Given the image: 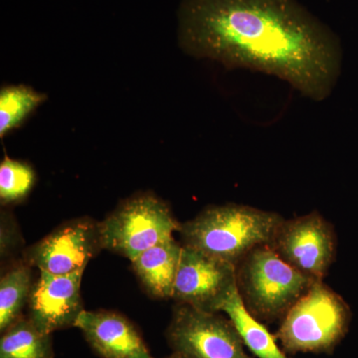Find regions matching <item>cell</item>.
Returning <instances> with one entry per match:
<instances>
[{
  "label": "cell",
  "mask_w": 358,
  "mask_h": 358,
  "mask_svg": "<svg viewBox=\"0 0 358 358\" xmlns=\"http://www.w3.org/2000/svg\"><path fill=\"white\" fill-rule=\"evenodd\" d=\"M178 17L192 57L272 75L317 102L338 81V38L296 0H181Z\"/></svg>",
  "instance_id": "cell-1"
},
{
  "label": "cell",
  "mask_w": 358,
  "mask_h": 358,
  "mask_svg": "<svg viewBox=\"0 0 358 358\" xmlns=\"http://www.w3.org/2000/svg\"><path fill=\"white\" fill-rule=\"evenodd\" d=\"M277 212L249 205H211L181 223V244L232 264L256 247L268 245L284 220Z\"/></svg>",
  "instance_id": "cell-2"
},
{
  "label": "cell",
  "mask_w": 358,
  "mask_h": 358,
  "mask_svg": "<svg viewBox=\"0 0 358 358\" xmlns=\"http://www.w3.org/2000/svg\"><path fill=\"white\" fill-rule=\"evenodd\" d=\"M315 282L268 245L256 247L236 265L240 299L247 312L264 324L281 322Z\"/></svg>",
  "instance_id": "cell-3"
},
{
  "label": "cell",
  "mask_w": 358,
  "mask_h": 358,
  "mask_svg": "<svg viewBox=\"0 0 358 358\" xmlns=\"http://www.w3.org/2000/svg\"><path fill=\"white\" fill-rule=\"evenodd\" d=\"M350 322L352 312L343 296L324 281H315L289 308L275 338L289 355H331L345 338Z\"/></svg>",
  "instance_id": "cell-4"
},
{
  "label": "cell",
  "mask_w": 358,
  "mask_h": 358,
  "mask_svg": "<svg viewBox=\"0 0 358 358\" xmlns=\"http://www.w3.org/2000/svg\"><path fill=\"white\" fill-rule=\"evenodd\" d=\"M103 249L133 261L150 247L173 238L181 223L166 201L152 192H138L100 222Z\"/></svg>",
  "instance_id": "cell-5"
},
{
  "label": "cell",
  "mask_w": 358,
  "mask_h": 358,
  "mask_svg": "<svg viewBox=\"0 0 358 358\" xmlns=\"http://www.w3.org/2000/svg\"><path fill=\"white\" fill-rule=\"evenodd\" d=\"M164 336L173 352L185 358H256L229 317L183 303L173 306Z\"/></svg>",
  "instance_id": "cell-6"
},
{
  "label": "cell",
  "mask_w": 358,
  "mask_h": 358,
  "mask_svg": "<svg viewBox=\"0 0 358 358\" xmlns=\"http://www.w3.org/2000/svg\"><path fill=\"white\" fill-rule=\"evenodd\" d=\"M268 246L299 272L324 281L336 261L338 237L333 224L315 210L284 219Z\"/></svg>",
  "instance_id": "cell-7"
},
{
  "label": "cell",
  "mask_w": 358,
  "mask_h": 358,
  "mask_svg": "<svg viewBox=\"0 0 358 358\" xmlns=\"http://www.w3.org/2000/svg\"><path fill=\"white\" fill-rule=\"evenodd\" d=\"M103 249L100 222L95 219H71L60 224L38 242L23 251L25 262L53 275L85 270Z\"/></svg>",
  "instance_id": "cell-8"
},
{
  "label": "cell",
  "mask_w": 358,
  "mask_h": 358,
  "mask_svg": "<svg viewBox=\"0 0 358 358\" xmlns=\"http://www.w3.org/2000/svg\"><path fill=\"white\" fill-rule=\"evenodd\" d=\"M236 291L234 265L182 246L171 298L176 303L203 312L220 313Z\"/></svg>",
  "instance_id": "cell-9"
},
{
  "label": "cell",
  "mask_w": 358,
  "mask_h": 358,
  "mask_svg": "<svg viewBox=\"0 0 358 358\" xmlns=\"http://www.w3.org/2000/svg\"><path fill=\"white\" fill-rule=\"evenodd\" d=\"M85 270L70 275L39 271L33 284L26 317L45 334L76 327L84 312L81 282Z\"/></svg>",
  "instance_id": "cell-10"
},
{
  "label": "cell",
  "mask_w": 358,
  "mask_h": 358,
  "mask_svg": "<svg viewBox=\"0 0 358 358\" xmlns=\"http://www.w3.org/2000/svg\"><path fill=\"white\" fill-rule=\"evenodd\" d=\"M76 327L98 357L154 358L138 329L122 313L85 310L77 320Z\"/></svg>",
  "instance_id": "cell-11"
},
{
  "label": "cell",
  "mask_w": 358,
  "mask_h": 358,
  "mask_svg": "<svg viewBox=\"0 0 358 358\" xmlns=\"http://www.w3.org/2000/svg\"><path fill=\"white\" fill-rule=\"evenodd\" d=\"M182 244L166 240L150 247L131 261V268L145 293L157 300L173 298Z\"/></svg>",
  "instance_id": "cell-12"
},
{
  "label": "cell",
  "mask_w": 358,
  "mask_h": 358,
  "mask_svg": "<svg viewBox=\"0 0 358 358\" xmlns=\"http://www.w3.org/2000/svg\"><path fill=\"white\" fill-rule=\"evenodd\" d=\"M33 267L24 259L16 261L0 279V331L3 333L11 324L24 315L33 281Z\"/></svg>",
  "instance_id": "cell-13"
},
{
  "label": "cell",
  "mask_w": 358,
  "mask_h": 358,
  "mask_svg": "<svg viewBox=\"0 0 358 358\" xmlns=\"http://www.w3.org/2000/svg\"><path fill=\"white\" fill-rule=\"evenodd\" d=\"M222 312L234 322L252 355L256 358H289L265 324L247 312L238 291L226 301Z\"/></svg>",
  "instance_id": "cell-14"
},
{
  "label": "cell",
  "mask_w": 358,
  "mask_h": 358,
  "mask_svg": "<svg viewBox=\"0 0 358 358\" xmlns=\"http://www.w3.org/2000/svg\"><path fill=\"white\" fill-rule=\"evenodd\" d=\"M0 358H54L52 334L23 315L1 333Z\"/></svg>",
  "instance_id": "cell-15"
},
{
  "label": "cell",
  "mask_w": 358,
  "mask_h": 358,
  "mask_svg": "<svg viewBox=\"0 0 358 358\" xmlns=\"http://www.w3.org/2000/svg\"><path fill=\"white\" fill-rule=\"evenodd\" d=\"M46 100V94L39 93L26 85L2 87L0 91V138H3L20 128Z\"/></svg>",
  "instance_id": "cell-16"
},
{
  "label": "cell",
  "mask_w": 358,
  "mask_h": 358,
  "mask_svg": "<svg viewBox=\"0 0 358 358\" xmlns=\"http://www.w3.org/2000/svg\"><path fill=\"white\" fill-rule=\"evenodd\" d=\"M37 176L28 162L4 157L0 164V203H20L27 199L36 185Z\"/></svg>",
  "instance_id": "cell-17"
},
{
  "label": "cell",
  "mask_w": 358,
  "mask_h": 358,
  "mask_svg": "<svg viewBox=\"0 0 358 358\" xmlns=\"http://www.w3.org/2000/svg\"><path fill=\"white\" fill-rule=\"evenodd\" d=\"M164 358H185L181 357V355H178V353L171 352V355H169V357H166Z\"/></svg>",
  "instance_id": "cell-18"
}]
</instances>
